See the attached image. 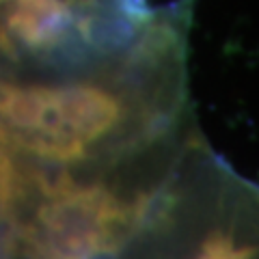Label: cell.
Here are the masks:
<instances>
[{
    "instance_id": "cell-4",
    "label": "cell",
    "mask_w": 259,
    "mask_h": 259,
    "mask_svg": "<svg viewBox=\"0 0 259 259\" xmlns=\"http://www.w3.org/2000/svg\"><path fill=\"white\" fill-rule=\"evenodd\" d=\"M15 153L0 145V225L15 218L26 192V177L13 162Z\"/></svg>"
},
{
    "instance_id": "cell-2",
    "label": "cell",
    "mask_w": 259,
    "mask_h": 259,
    "mask_svg": "<svg viewBox=\"0 0 259 259\" xmlns=\"http://www.w3.org/2000/svg\"><path fill=\"white\" fill-rule=\"evenodd\" d=\"M134 209L97 184L59 177L24 192L13 218L11 250L44 257H91L110 253L127 238Z\"/></svg>"
},
{
    "instance_id": "cell-1",
    "label": "cell",
    "mask_w": 259,
    "mask_h": 259,
    "mask_svg": "<svg viewBox=\"0 0 259 259\" xmlns=\"http://www.w3.org/2000/svg\"><path fill=\"white\" fill-rule=\"evenodd\" d=\"M130 97L100 78L0 74V145L46 164H82L127 130Z\"/></svg>"
},
{
    "instance_id": "cell-3",
    "label": "cell",
    "mask_w": 259,
    "mask_h": 259,
    "mask_svg": "<svg viewBox=\"0 0 259 259\" xmlns=\"http://www.w3.org/2000/svg\"><path fill=\"white\" fill-rule=\"evenodd\" d=\"M89 0H0V67L56 65L91 46Z\"/></svg>"
}]
</instances>
